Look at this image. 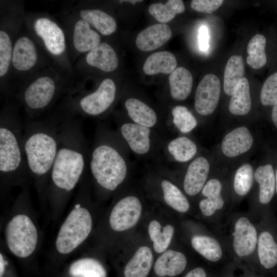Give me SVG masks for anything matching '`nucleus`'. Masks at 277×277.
<instances>
[{
  "mask_svg": "<svg viewBox=\"0 0 277 277\" xmlns=\"http://www.w3.org/2000/svg\"><path fill=\"white\" fill-rule=\"evenodd\" d=\"M92 150L89 168L96 184L106 192H113L127 173L125 160L107 135H100Z\"/></svg>",
  "mask_w": 277,
  "mask_h": 277,
  "instance_id": "6",
  "label": "nucleus"
},
{
  "mask_svg": "<svg viewBox=\"0 0 277 277\" xmlns=\"http://www.w3.org/2000/svg\"><path fill=\"white\" fill-rule=\"evenodd\" d=\"M153 255L147 246L140 247L126 265L125 277H146L151 268Z\"/></svg>",
  "mask_w": 277,
  "mask_h": 277,
  "instance_id": "24",
  "label": "nucleus"
},
{
  "mask_svg": "<svg viewBox=\"0 0 277 277\" xmlns=\"http://www.w3.org/2000/svg\"><path fill=\"white\" fill-rule=\"evenodd\" d=\"M67 277H107L106 269L97 259L84 256L71 262L67 268Z\"/></svg>",
  "mask_w": 277,
  "mask_h": 277,
  "instance_id": "19",
  "label": "nucleus"
},
{
  "mask_svg": "<svg viewBox=\"0 0 277 277\" xmlns=\"http://www.w3.org/2000/svg\"><path fill=\"white\" fill-rule=\"evenodd\" d=\"M221 83L219 77L213 74L204 76L195 91L194 107L201 115H208L215 110L220 96Z\"/></svg>",
  "mask_w": 277,
  "mask_h": 277,
  "instance_id": "10",
  "label": "nucleus"
},
{
  "mask_svg": "<svg viewBox=\"0 0 277 277\" xmlns=\"http://www.w3.org/2000/svg\"><path fill=\"white\" fill-rule=\"evenodd\" d=\"M80 15L82 19L91 24L103 35H109L116 29L117 24L113 17L101 10H82Z\"/></svg>",
  "mask_w": 277,
  "mask_h": 277,
  "instance_id": "28",
  "label": "nucleus"
},
{
  "mask_svg": "<svg viewBox=\"0 0 277 277\" xmlns=\"http://www.w3.org/2000/svg\"><path fill=\"white\" fill-rule=\"evenodd\" d=\"M253 143L249 129L241 126L235 128L225 135L221 145L225 155L233 157L248 151Z\"/></svg>",
  "mask_w": 277,
  "mask_h": 277,
  "instance_id": "15",
  "label": "nucleus"
},
{
  "mask_svg": "<svg viewBox=\"0 0 277 277\" xmlns=\"http://www.w3.org/2000/svg\"><path fill=\"white\" fill-rule=\"evenodd\" d=\"M169 153L177 161L185 162L191 160L197 152L195 144L185 136L177 137L168 145Z\"/></svg>",
  "mask_w": 277,
  "mask_h": 277,
  "instance_id": "37",
  "label": "nucleus"
},
{
  "mask_svg": "<svg viewBox=\"0 0 277 277\" xmlns=\"http://www.w3.org/2000/svg\"><path fill=\"white\" fill-rule=\"evenodd\" d=\"M33 27L52 54L60 55L64 52L66 47L65 34L56 23L48 18L39 17L35 21Z\"/></svg>",
  "mask_w": 277,
  "mask_h": 277,
  "instance_id": "11",
  "label": "nucleus"
},
{
  "mask_svg": "<svg viewBox=\"0 0 277 277\" xmlns=\"http://www.w3.org/2000/svg\"><path fill=\"white\" fill-rule=\"evenodd\" d=\"M264 106H272L277 100V71L270 75L264 83L260 94Z\"/></svg>",
  "mask_w": 277,
  "mask_h": 277,
  "instance_id": "41",
  "label": "nucleus"
},
{
  "mask_svg": "<svg viewBox=\"0 0 277 277\" xmlns=\"http://www.w3.org/2000/svg\"><path fill=\"white\" fill-rule=\"evenodd\" d=\"M223 2V0H193L190 6L195 11L212 13L217 10Z\"/></svg>",
  "mask_w": 277,
  "mask_h": 277,
  "instance_id": "42",
  "label": "nucleus"
},
{
  "mask_svg": "<svg viewBox=\"0 0 277 277\" xmlns=\"http://www.w3.org/2000/svg\"><path fill=\"white\" fill-rule=\"evenodd\" d=\"M210 169L209 162L199 156L189 165L184 181V188L189 195H196L203 188Z\"/></svg>",
  "mask_w": 277,
  "mask_h": 277,
  "instance_id": "16",
  "label": "nucleus"
},
{
  "mask_svg": "<svg viewBox=\"0 0 277 277\" xmlns=\"http://www.w3.org/2000/svg\"><path fill=\"white\" fill-rule=\"evenodd\" d=\"M13 47L10 36L4 30L0 31V76L7 73L12 61Z\"/></svg>",
  "mask_w": 277,
  "mask_h": 277,
  "instance_id": "40",
  "label": "nucleus"
},
{
  "mask_svg": "<svg viewBox=\"0 0 277 277\" xmlns=\"http://www.w3.org/2000/svg\"><path fill=\"white\" fill-rule=\"evenodd\" d=\"M169 83L171 97L175 100L184 101L191 92L192 75L185 68L179 67L170 73Z\"/></svg>",
  "mask_w": 277,
  "mask_h": 277,
  "instance_id": "22",
  "label": "nucleus"
},
{
  "mask_svg": "<svg viewBox=\"0 0 277 277\" xmlns=\"http://www.w3.org/2000/svg\"><path fill=\"white\" fill-rule=\"evenodd\" d=\"M63 117L28 120L24 125V147L31 179L42 205L47 202L51 171L58 149Z\"/></svg>",
  "mask_w": 277,
  "mask_h": 277,
  "instance_id": "2",
  "label": "nucleus"
},
{
  "mask_svg": "<svg viewBox=\"0 0 277 277\" xmlns=\"http://www.w3.org/2000/svg\"><path fill=\"white\" fill-rule=\"evenodd\" d=\"M161 187L164 200L168 205L180 212H186L189 210V201L177 186L167 180H164Z\"/></svg>",
  "mask_w": 277,
  "mask_h": 277,
  "instance_id": "36",
  "label": "nucleus"
},
{
  "mask_svg": "<svg viewBox=\"0 0 277 277\" xmlns=\"http://www.w3.org/2000/svg\"><path fill=\"white\" fill-rule=\"evenodd\" d=\"M253 180V171L249 164L242 165L237 170L234 179L233 186L239 195L246 194L250 190Z\"/></svg>",
  "mask_w": 277,
  "mask_h": 277,
  "instance_id": "38",
  "label": "nucleus"
},
{
  "mask_svg": "<svg viewBox=\"0 0 277 277\" xmlns=\"http://www.w3.org/2000/svg\"><path fill=\"white\" fill-rule=\"evenodd\" d=\"M77 188L72 205L58 229L49 254L51 261L55 264L64 262L79 250L93 230V215L89 188L84 176Z\"/></svg>",
  "mask_w": 277,
  "mask_h": 277,
  "instance_id": "5",
  "label": "nucleus"
},
{
  "mask_svg": "<svg viewBox=\"0 0 277 277\" xmlns=\"http://www.w3.org/2000/svg\"><path fill=\"white\" fill-rule=\"evenodd\" d=\"M185 9L182 0H169L166 4H151L148 8L149 13L161 23H167L173 19L176 14L182 13Z\"/></svg>",
  "mask_w": 277,
  "mask_h": 277,
  "instance_id": "32",
  "label": "nucleus"
},
{
  "mask_svg": "<svg viewBox=\"0 0 277 277\" xmlns=\"http://www.w3.org/2000/svg\"><path fill=\"white\" fill-rule=\"evenodd\" d=\"M254 178L260 186L259 201L266 204L274 193L275 180L272 166L270 164L259 166L255 171Z\"/></svg>",
  "mask_w": 277,
  "mask_h": 277,
  "instance_id": "30",
  "label": "nucleus"
},
{
  "mask_svg": "<svg viewBox=\"0 0 277 277\" xmlns=\"http://www.w3.org/2000/svg\"><path fill=\"white\" fill-rule=\"evenodd\" d=\"M170 27L165 24H156L148 27L137 35L135 43L142 51L157 49L169 41L172 36Z\"/></svg>",
  "mask_w": 277,
  "mask_h": 277,
  "instance_id": "13",
  "label": "nucleus"
},
{
  "mask_svg": "<svg viewBox=\"0 0 277 277\" xmlns=\"http://www.w3.org/2000/svg\"><path fill=\"white\" fill-rule=\"evenodd\" d=\"M232 234L233 248L239 256H247L253 252L258 242L257 232L247 218L241 217L236 222Z\"/></svg>",
  "mask_w": 277,
  "mask_h": 277,
  "instance_id": "12",
  "label": "nucleus"
},
{
  "mask_svg": "<svg viewBox=\"0 0 277 277\" xmlns=\"http://www.w3.org/2000/svg\"><path fill=\"white\" fill-rule=\"evenodd\" d=\"M59 89L55 81L48 76H41L32 82L18 97L30 120L46 110L57 98Z\"/></svg>",
  "mask_w": 277,
  "mask_h": 277,
  "instance_id": "7",
  "label": "nucleus"
},
{
  "mask_svg": "<svg viewBox=\"0 0 277 277\" xmlns=\"http://www.w3.org/2000/svg\"><path fill=\"white\" fill-rule=\"evenodd\" d=\"M186 265L187 259L183 253L168 250L156 260L154 270L159 276H174L181 273L185 269Z\"/></svg>",
  "mask_w": 277,
  "mask_h": 277,
  "instance_id": "20",
  "label": "nucleus"
},
{
  "mask_svg": "<svg viewBox=\"0 0 277 277\" xmlns=\"http://www.w3.org/2000/svg\"><path fill=\"white\" fill-rule=\"evenodd\" d=\"M140 200L128 196L120 200L111 209L108 217L109 228L121 232L133 227L138 222L142 212Z\"/></svg>",
  "mask_w": 277,
  "mask_h": 277,
  "instance_id": "9",
  "label": "nucleus"
},
{
  "mask_svg": "<svg viewBox=\"0 0 277 277\" xmlns=\"http://www.w3.org/2000/svg\"><path fill=\"white\" fill-rule=\"evenodd\" d=\"M142 1H141H141H139V0H128V1H120V2L121 3H122L123 2H128V3L132 4L133 5H134L136 3L141 2Z\"/></svg>",
  "mask_w": 277,
  "mask_h": 277,
  "instance_id": "46",
  "label": "nucleus"
},
{
  "mask_svg": "<svg viewBox=\"0 0 277 277\" xmlns=\"http://www.w3.org/2000/svg\"><path fill=\"white\" fill-rule=\"evenodd\" d=\"M251 107L249 82L247 78L243 77L231 95L229 103V110L234 115H244L249 112Z\"/></svg>",
  "mask_w": 277,
  "mask_h": 277,
  "instance_id": "27",
  "label": "nucleus"
},
{
  "mask_svg": "<svg viewBox=\"0 0 277 277\" xmlns=\"http://www.w3.org/2000/svg\"><path fill=\"white\" fill-rule=\"evenodd\" d=\"M192 247L207 260L216 262L222 257L221 247L215 239L210 236L196 235L191 239Z\"/></svg>",
  "mask_w": 277,
  "mask_h": 277,
  "instance_id": "34",
  "label": "nucleus"
},
{
  "mask_svg": "<svg viewBox=\"0 0 277 277\" xmlns=\"http://www.w3.org/2000/svg\"><path fill=\"white\" fill-rule=\"evenodd\" d=\"M38 217L32 204L29 188L21 189L6 216L3 228L5 249L16 258L30 259L38 250L42 232Z\"/></svg>",
  "mask_w": 277,
  "mask_h": 277,
  "instance_id": "4",
  "label": "nucleus"
},
{
  "mask_svg": "<svg viewBox=\"0 0 277 277\" xmlns=\"http://www.w3.org/2000/svg\"><path fill=\"white\" fill-rule=\"evenodd\" d=\"M222 184L217 179H211L205 185L202 193L207 198L201 200L200 208L203 214L207 216L212 215L216 210L221 209L224 201L221 194Z\"/></svg>",
  "mask_w": 277,
  "mask_h": 277,
  "instance_id": "26",
  "label": "nucleus"
},
{
  "mask_svg": "<svg viewBox=\"0 0 277 277\" xmlns=\"http://www.w3.org/2000/svg\"><path fill=\"white\" fill-rule=\"evenodd\" d=\"M185 277H206V273L203 268L197 267L189 272Z\"/></svg>",
  "mask_w": 277,
  "mask_h": 277,
  "instance_id": "44",
  "label": "nucleus"
},
{
  "mask_svg": "<svg viewBox=\"0 0 277 277\" xmlns=\"http://www.w3.org/2000/svg\"><path fill=\"white\" fill-rule=\"evenodd\" d=\"M37 60V51L32 40L25 36L17 38L13 49V67L19 71H27L35 65Z\"/></svg>",
  "mask_w": 277,
  "mask_h": 277,
  "instance_id": "17",
  "label": "nucleus"
},
{
  "mask_svg": "<svg viewBox=\"0 0 277 277\" xmlns=\"http://www.w3.org/2000/svg\"><path fill=\"white\" fill-rule=\"evenodd\" d=\"M245 68L243 60L241 55H232L226 64L224 75L223 88L228 95H232L240 80L243 77Z\"/></svg>",
  "mask_w": 277,
  "mask_h": 277,
  "instance_id": "29",
  "label": "nucleus"
},
{
  "mask_svg": "<svg viewBox=\"0 0 277 277\" xmlns=\"http://www.w3.org/2000/svg\"><path fill=\"white\" fill-rule=\"evenodd\" d=\"M172 114L174 125L183 133L191 131L197 125V120L185 106H175L172 110Z\"/></svg>",
  "mask_w": 277,
  "mask_h": 277,
  "instance_id": "39",
  "label": "nucleus"
},
{
  "mask_svg": "<svg viewBox=\"0 0 277 277\" xmlns=\"http://www.w3.org/2000/svg\"><path fill=\"white\" fill-rule=\"evenodd\" d=\"M125 106L134 123L150 128L155 125L157 120L156 113L142 101L129 98L125 101Z\"/></svg>",
  "mask_w": 277,
  "mask_h": 277,
  "instance_id": "25",
  "label": "nucleus"
},
{
  "mask_svg": "<svg viewBox=\"0 0 277 277\" xmlns=\"http://www.w3.org/2000/svg\"><path fill=\"white\" fill-rule=\"evenodd\" d=\"M266 37L262 34H256L250 40L246 48V62L251 68L258 69L266 64Z\"/></svg>",
  "mask_w": 277,
  "mask_h": 277,
  "instance_id": "33",
  "label": "nucleus"
},
{
  "mask_svg": "<svg viewBox=\"0 0 277 277\" xmlns=\"http://www.w3.org/2000/svg\"><path fill=\"white\" fill-rule=\"evenodd\" d=\"M31 179L24 147V125L5 109L0 120V188L1 199L15 187L29 188Z\"/></svg>",
  "mask_w": 277,
  "mask_h": 277,
  "instance_id": "3",
  "label": "nucleus"
},
{
  "mask_svg": "<svg viewBox=\"0 0 277 277\" xmlns=\"http://www.w3.org/2000/svg\"><path fill=\"white\" fill-rule=\"evenodd\" d=\"M120 132L135 153L143 155L150 149V128L135 123H127L120 127Z\"/></svg>",
  "mask_w": 277,
  "mask_h": 277,
  "instance_id": "14",
  "label": "nucleus"
},
{
  "mask_svg": "<svg viewBox=\"0 0 277 277\" xmlns=\"http://www.w3.org/2000/svg\"><path fill=\"white\" fill-rule=\"evenodd\" d=\"M199 41L200 48L202 51H206L209 47V33L206 26H202L199 31Z\"/></svg>",
  "mask_w": 277,
  "mask_h": 277,
  "instance_id": "43",
  "label": "nucleus"
},
{
  "mask_svg": "<svg viewBox=\"0 0 277 277\" xmlns=\"http://www.w3.org/2000/svg\"><path fill=\"white\" fill-rule=\"evenodd\" d=\"M271 116L273 124L277 128V100L273 105Z\"/></svg>",
  "mask_w": 277,
  "mask_h": 277,
  "instance_id": "45",
  "label": "nucleus"
},
{
  "mask_svg": "<svg viewBox=\"0 0 277 277\" xmlns=\"http://www.w3.org/2000/svg\"><path fill=\"white\" fill-rule=\"evenodd\" d=\"M258 253L261 264L270 269L277 263V244L272 234L268 231L262 232L259 238Z\"/></svg>",
  "mask_w": 277,
  "mask_h": 277,
  "instance_id": "31",
  "label": "nucleus"
},
{
  "mask_svg": "<svg viewBox=\"0 0 277 277\" xmlns=\"http://www.w3.org/2000/svg\"><path fill=\"white\" fill-rule=\"evenodd\" d=\"M87 163V145L80 122L72 116H64L47 190V202L54 222L62 217L84 176Z\"/></svg>",
  "mask_w": 277,
  "mask_h": 277,
  "instance_id": "1",
  "label": "nucleus"
},
{
  "mask_svg": "<svg viewBox=\"0 0 277 277\" xmlns=\"http://www.w3.org/2000/svg\"><path fill=\"white\" fill-rule=\"evenodd\" d=\"M177 64L176 57L172 53L160 51L153 53L146 59L143 69L147 75L169 74L176 68Z\"/></svg>",
  "mask_w": 277,
  "mask_h": 277,
  "instance_id": "23",
  "label": "nucleus"
},
{
  "mask_svg": "<svg viewBox=\"0 0 277 277\" xmlns=\"http://www.w3.org/2000/svg\"><path fill=\"white\" fill-rule=\"evenodd\" d=\"M159 222L152 221L149 225L148 232L150 239L153 243L154 250L157 253L165 251L172 240L174 228L171 225H167L163 228Z\"/></svg>",
  "mask_w": 277,
  "mask_h": 277,
  "instance_id": "35",
  "label": "nucleus"
},
{
  "mask_svg": "<svg viewBox=\"0 0 277 277\" xmlns=\"http://www.w3.org/2000/svg\"><path fill=\"white\" fill-rule=\"evenodd\" d=\"M100 43V35L91 29L88 22L81 19L75 23L73 33V44L78 52H89Z\"/></svg>",
  "mask_w": 277,
  "mask_h": 277,
  "instance_id": "21",
  "label": "nucleus"
},
{
  "mask_svg": "<svg viewBox=\"0 0 277 277\" xmlns=\"http://www.w3.org/2000/svg\"><path fill=\"white\" fill-rule=\"evenodd\" d=\"M275 182H276V191L277 193V169L275 173Z\"/></svg>",
  "mask_w": 277,
  "mask_h": 277,
  "instance_id": "47",
  "label": "nucleus"
},
{
  "mask_svg": "<svg viewBox=\"0 0 277 277\" xmlns=\"http://www.w3.org/2000/svg\"><path fill=\"white\" fill-rule=\"evenodd\" d=\"M87 63L105 72H112L118 67V60L113 48L107 43H101L86 55Z\"/></svg>",
  "mask_w": 277,
  "mask_h": 277,
  "instance_id": "18",
  "label": "nucleus"
},
{
  "mask_svg": "<svg viewBox=\"0 0 277 277\" xmlns=\"http://www.w3.org/2000/svg\"><path fill=\"white\" fill-rule=\"evenodd\" d=\"M116 87L110 78L104 79L92 93L79 96L70 103L71 113L96 116L105 113L114 101Z\"/></svg>",
  "mask_w": 277,
  "mask_h": 277,
  "instance_id": "8",
  "label": "nucleus"
}]
</instances>
